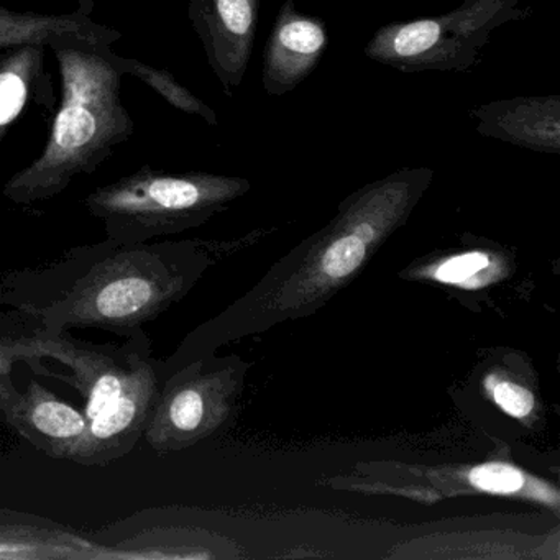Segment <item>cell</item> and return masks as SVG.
Instances as JSON below:
<instances>
[{
    "label": "cell",
    "mask_w": 560,
    "mask_h": 560,
    "mask_svg": "<svg viewBox=\"0 0 560 560\" xmlns=\"http://www.w3.org/2000/svg\"><path fill=\"white\" fill-rule=\"evenodd\" d=\"M432 179L431 168H402L347 196L323 229L284 255L228 310L192 330L163 362L165 372L225 343L316 314L408 222Z\"/></svg>",
    "instance_id": "obj_1"
},
{
    "label": "cell",
    "mask_w": 560,
    "mask_h": 560,
    "mask_svg": "<svg viewBox=\"0 0 560 560\" xmlns=\"http://www.w3.org/2000/svg\"><path fill=\"white\" fill-rule=\"evenodd\" d=\"M81 273L37 311L45 330L103 329L124 337L186 298L212 264L209 242L110 241L81 248Z\"/></svg>",
    "instance_id": "obj_2"
},
{
    "label": "cell",
    "mask_w": 560,
    "mask_h": 560,
    "mask_svg": "<svg viewBox=\"0 0 560 560\" xmlns=\"http://www.w3.org/2000/svg\"><path fill=\"white\" fill-rule=\"evenodd\" d=\"M113 45L58 40L48 45L58 63L61 100L47 145L12 175L2 196L32 206L60 196L78 176H91L132 139L136 120L122 101V74L104 57Z\"/></svg>",
    "instance_id": "obj_3"
},
{
    "label": "cell",
    "mask_w": 560,
    "mask_h": 560,
    "mask_svg": "<svg viewBox=\"0 0 560 560\" xmlns=\"http://www.w3.org/2000/svg\"><path fill=\"white\" fill-rule=\"evenodd\" d=\"M250 188V182L238 176L168 173L143 165L93 189L84 199V208L103 222L107 241L143 244L201 228Z\"/></svg>",
    "instance_id": "obj_4"
},
{
    "label": "cell",
    "mask_w": 560,
    "mask_h": 560,
    "mask_svg": "<svg viewBox=\"0 0 560 560\" xmlns=\"http://www.w3.org/2000/svg\"><path fill=\"white\" fill-rule=\"evenodd\" d=\"M523 0H462L452 12L383 25L363 48L369 60L401 73H468L481 61L491 35L529 19Z\"/></svg>",
    "instance_id": "obj_5"
},
{
    "label": "cell",
    "mask_w": 560,
    "mask_h": 560,
    "mask_svg": "<svg viewBox=\"0 0 560 560\" xmlns=\"http://www.w3.org/2000/svg\"><path fill=\"white\" fill-rule=\"evenodd\" d=\"M248 363L241 357H198L166 373L143 438L159 455L185 451L231 424Z\"/></svg>",
    "instance_id": "obj_6"
},
{
    "label": "cell",
    "mask_w": 560,
    "mask_h": 560,
    "mask_svg": "<svg viewBox=\"0 0 560 560\" xmlns=\"http://www.w3.org/2000/svg\"><path fill=\"white\" fill-rule=\"evenodd\" d=\"M149 346L145 334L130 337L124 347L96 346L68 332H50L40 327L27 336L0 339V373H11L15 363H60L70 372L68 385L83 395L84 415L90 422L117 395L137 359L150 352Z\"/></svg>",
    "instance_id": "obj_7"
},
{
    "label": "cell",
    "mask_w": 560,
    "mask_h": 560,
    "mask_svg": "<svg viewBox=\"0 0 560 560\" xmlns=\"http://www.w3.org/2000/svg\"><path fill=\"white\" fill-rule=\"evenodd\" d=\"M165 375L163 363L150 359V352L139 357L117 395L88 422L86 435L70 460L106 467L129 455L149 428Z\"/></svg>",
    "instance_id": "obj_8"
},
{
    "label": "cell",
    "mask_w": 560,
    "mask_h": 560,
    "mask_svg": "<svg viewBox=\"0 0 560 560\" xmlns=\"http://www.w3.org/2000/svg\"><path fill=\"white\" fill-rule=\"evenodd\" d=\"M188 19L225 96L244 83L260 21V0H189Z\"/></svg>",
    "instance_id": "obj_9"
},
{
    "label": "cell",
    "mask_w": 560,
    "mask_h": 560,
    "mask_svg": "<svg viewBox=\"0 0 560 560\" xmlns=\"http://www.w3.org/2000/svg\"><path fill=\"white\" fill-rule=\"evenodd\" d=\"M0 416L25 441L57 460H70L88 431L84 411L35 380L27 392H18L12 372L0 373Z\"/></svg>",
    "instance_id": "obj_10"
},
{
    "label": "cell",
    "mask_w": 560,
    "mask_h": 560,
    "mask_svg": "<svg viewBox=\"0 0 560 560\" xmlns=\"http://www.w3.org/2000/svg\"><path fill=\"white\" fill-rule=\"evenodd\" d=\"M298 0H284L264 50L261 83L268 96L296 90L316 70L329 45L326 22L298 11Z\"/></svg>",
    "instance_id": "obj_11"
},
{
    "label": "cell",
    "mask_w": 560,
    "mask_h": 560,
    "mask_svg": "<svg viewBox=\"0 0 560 560\" xmlns=\"http://www.w3.org/2000/svg\"><path fill=\"white\" fill-rule=\"evenodd\" d=\"M0 560H116L109 547L50 517L0 510Z\"/></svg>",
    "instance_id": "obj_12"
},
{
    "label": "cell",
    "mask_w": 560,
    "mask_h": 560,
    "mask_svg": "<svg viewBox=\"0 0 560 560\" xmlns=\"http://www.w3.org/2000/svg\"><path fill=\"white\" fill-rule=\"evenodd\" d=\"M481 137L537 153H560V96H520L475 106L468 113Z\"/></svg>",
    "instance_id": "obj_13"
},
{
    "label": "cell",
    "mask_w": 560,
    "mask_h": 560,
    "mask_svg": "<svg viewBox=\"0 0 560 560\" xmlns=\"http://www.w3.org/2000/svg\"><path fill=\"white\" fill-rule=\"evenodd\" d=\"M47 45L31 44L0 51V143L28 107L55 109V88L45 58Z\"/></svg>",
    "instance_id": "obj_14"
},
{
    "label": "cell",
    "mask_w": 560,
    "mask_h": 560,
    "mask_svg": "<svg viewBox=\"0 0 560 560\" xmlns=\"http://www.w3.org/2000/svg\"><path fill=\"white\" fill-rule=\"evenodd\" d=\"M122 38L116 28L97 24L91 18L73 14H40L0 8V51L21 45H51L58 40H84L113 45Z\"/></svg>",
    "instance_id": "obj_15"
},
{
    "label": "cell",
    "mask_w": 560,
    "mask_h": 560,
    "mask_svg": "<svg viewBox=\"0 0 560 560\" xmlns=\"http://www.w3.org/2000/svg\"><path fill=\"white\" fill-rule=\"evenodd\" d=\"M480 373V389L483 398L501 415L513 419L526 429H534L542 416L536 378L526 376L521 363L513 362V353L500 357L497 362L483 363Z\"/></svg>",
    "instance_id": "obj_16"
},
{
    "label": "cell",
    "mask_w": 560,
    "mask_h": 560,
    "mask_svg": "<svg viewBox=\"0 0 560 560\" xmlns=\"http://www.w3.org/2000/svg\"><path fill=\"white\" fill-rule=\"evenodd\" d=\"M103 54L122 77H133L142 81L150 90L162 96L170 106L189 114V116L201 117L208 126H219L215 110L205 101L195 96L188 88L183 86L165 68L152 67V65L142 63L136 58L122 57V55L116 54L113 47L104 48Z\"/></svg>",
    "instance_id": "obj_17"
},
{
    "label": "cell",
    "mask_w": 560,
    "mask_h": 560,
    "mask_svg": "<svg viewBox=\"0 0 560 560\" xmlns=\"http://www.w3.org/2000/svg\"><path fill=\"white\" fill-rule=\"evenodd\" d=\"M493 250L491 247L464 248L434 261L419 275L451 287H480L481 283L494 280V271L504 270V264L494 260L491 254Z\"/></svg>",
    "instance_id": "obj_18"
},
{
    "label": "cell",
    "mask_w": 560,
    "mask_h": 560,
    "mask_svg": "<svg viewBox=\"0 0 560 560\" xmlns=\"http://www.w3.org/2000/svg\"><path fill=\"white\" fill-rule=\"evenodd\" d=\"M94 4H96V0H78V14L84 15V18H91V15H93Z\"/></svg>",
    "instance_id": "obj_19"
}]
</instances>
